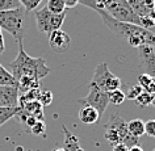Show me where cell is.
Instances as JSON below:
<instances>
[{"instance_id":"cell-1","label":"cell","mask_w":155,"mask_h":151,"mask_svg":"<svg viewBox=\"0 0 155 151\" xmlns=\"http://www.w3.org/2000/svg\"><path fill=\"white\" fill-rule=\"evenodd\" d=\"M97 13L101 16L104 24L109 28V30H112L117 37L126 40L130 46H133L135 49H138L139 46L155 48V34L151 30L135 24L120 22L117 20H114L113 17H110L107 13V11L104 9H100Z\"/></svg>"},{"instance_id":"cell-2","label":"cell","mask_w":155,"mask_h":151,"mask_svg":"<svg viewBox=\"0 0 155 151\" xmlns=\"http://www.w3.org/2000/svg\"><path fill=\"white\" fill-rule=\"evenodd\" d=\"M18 45V54L9 63V70L11 74L16 82L21 76H32L34 79H44L50 74V67L46 64L45 58H33L30 57L28 53L25 51L22 41L17 42Z\"/></svg>"},{"instance_id":"cell-3","label":"cell","mask_w":155,"mask_h":151,"mask_svg":"<svg viewBox=\"0 0 155 151\" xmlns=\"http://www.w3.org/2000/svg\"><path fill=\"white\" fill-rule=\"evenodd\" d=\"M104 138L110 143L112 146L117 145V143H124L127 149L138 145L139 138L131 137L127 131L126 121L121 116L117 113H113L110 118L108 120L105 125V133H104Z\"/></svg>"},{"instance_id":"cell-4","label":"cell","mask_w":155,"mask_h":151,"mask_svg":"<svg viewBox=\"0 0 155 151\" xmlns=\"http://www.w3.org/2000/svg\"><path fill=\"white\" fill-rule=\"evenodd\" d=\"M24 16L25 9L20 7L17 9L0 11V29L8 32L16 42L24 38Z\"/></svg>"},{"instance_id":"cell-5","label":"cell","mask_w":155,"mask_h":151,"mask_svg":"<svg viewBox=\"0 0 155 151\" xmlns=\"http://www.w3.org/2000/svg\"><path fill=\"white\" fill-rule=\"evenodd\" d=\"M90 86H94L99 88L100 91L109 94L112 91L121 90L122 82L118 76H116L113 72L109 70V66L105 62L100 63L95 70L94 78H92Z\"/></svg>"},{"instance_id":"cell-6","label":"cell","mask_w":155,"mask_h":151,"mask_svg":"<svg viewBox=\"0 0 155 151\" xmlns=\"http://www.w3.org/2000/svg\"><path fill=\"white\" fill-rule=\"evenodd\" d=\"M104 11H107L110 17L120 22H127V24H135L141 26V17L134 13L127 0H112L109 7Z\"/></svg>"},{"instance_id":"cell-7","label":"cell","mask_w":155,"mask_h":151,"mask_svg":"<svg viewBox=\"0 0 155 151\" xmlns=\"http://www.w3.org/2000/svg\"><path fill=\"white\" fill-rule=\"evenodd\" d=\"M64 17H66V12L61 15H54L46 7L36 11V15H34L36 25L38 30L42 33H48V34L54 32V30L61 29V26L64 21Z\"/></svg>"},{"instance_id":"cell-8","label":"cell","mask_w":155,"mask_h":151,"mask_svg":"<svg viewBox=\"0 0 155 151\" xmlns=\"http://www.w3.org/2000/svg\"><path fill=\"white\" fill-rule=\"evenodd\" d=\"M88 88H90L88 95L83 99H79L78 101H79L80 104H83V105H90L92 108H95L99 113V118L101 120L103 114L105 113L107 108H108V105H109V97H108V94L107 92L100 91L99 88H96L94 86H90V84H88Z\"/></svg>"},{"instance_id":"cell-9","label":"cell","mask_w":155,"mask_h":151,"mask_svg":"<svg viewBox=\"0 0 155 151\" xmlns=\"http://www.w3.org/2000/svg\"><path fill=\"white\" fill-rule=\"evenodd\" d=\"M139 67L143 70V74H147L155 79V50L151 46H139Z\"/></svg>"},{"instance_id":"cell-10","label":"cell","mask_w":155,"mask_h":151,"mask_svg":"<svg viewBox=\"0 0 155 151\" xmlns=\"http://www.w3.org/2000/svg\"><path fill=\"white\" fill-rule=\"evenodd\" d=\"M49 45L53 51L58 54L67 53L70 45H71V37H70L68 33H66L62 29L54 30L49 34Z\"/></svg>"},{"instance_id":"cell-11","label":"cell","mask_w":155,"mask_h":151,"mask_svg":"<svg viewBox=\"0 0 155 151\" xmlns=\"http://www.w3.org/2000/svg\"><path fill=\"white\" fill-rule=\"evenodd\" d=\"M18 95L16 86H0V107H18Z\"/></svg>"},{"instance_id":"cell-12","label":"cell","mask_w":155,"mask_h":151,"mask_svg":"<svg viewBox=\"0 0 155 151\" xmlns=\"http://www.w3.org/2000/svg\"><path fill=\"white\" fill-rule=\"evenodd\" d=\"M131 9L138 17H151L155 12L154 0H127Z\"/></svg>"},{"instance_id":"cell-13","label":"cell","mask_w":155,"mask_h":151,"mask_svg":"<svg viewBox=\"0 0 155 151\" xmlns=\"http://www.w3.org/2000/svg\"><path fill=\"white\" fill-rule=\"evenodd\" d=\"M62 130H63L64 135V141H63V149L64 151H83V149H80L79 146V139L74 133H71L64 123H62Z\"/></svg>"},{"instance_id":"cell-14","label":"cell","mask_w":155,"mask_h":151,"mask_svg":"<svg viewBox=\"0 0 155 151\" xmlns=\"http://www.w3.org/2000/svg\"><path fill=\"white\" fill-rule=\"evenodd\" d=\"M79 120L86 125H92L100 121L99 113L95 108H92L90 105H83L79 110Z\"/></svg>"},{"instance_id":"cell-15","label":"cell","mask_w":155,"mask_h":151,"mask_svg":"<svg viewBox=\"0 0 155 151\" xmlns=\"http://www.w3.org/2000/svg\"><path fill=\"white\" fill-rule=\"evenodd\" d=\"M17 88L18 92H21V94L28 92L30 90H37V88H40V80L34 79L32 76H21L17 80Z\"/></svg>"},{"instance_id":"cell-16","label":"cell","mask_w":155,"mask_h":151,"mask_svg":"<svg viewBox=\"0 0 155 151\" xmlns=\"http://www.w3.org/2000/svg\"><path fill=\"white\" fill-rule=\"evenodd\" d=\"M126 126H127V131H129L131 137L141 138L145 134V121L141 118L130 120L129 122H126Z\"/></svg>"},{"instance_id":"cell-17","label":"cell","mask_w":155,"mask_h":151,"mask_svg":"<svg viewBox=\"0 0 155 151\" xmlns=\"http://www.w3.org/2000/svg\"><path fill=\"white\" fill-rule=\"evenodd\" d=\"M20 108L15 107V108H9V107H0V126H3L7 121H9L11 118H13L18 113Z\"/></svg>"},{"instance_id":"cell-18","label":"cell","mask_w":155,"mask_h":151,"mask_svg":"<svg viewBox=\"0 0 155 151\" xmlns=\"http://www.w3.org/2000/svg\"><path fill=\"white\" fill-rule=\"evenodd\" d=\"M0 86H16L17 82L8 70L0 64Z\"/></svg>"},{"instance_id":"cell-19","label":"cell","mask_w":155,"mask_h":151,"mask_svg":"<svg viewBox=\"0 0 155 151\" xmlns=\"http://www.w3.org/2000/svg\"><path fill=\"white\" fill-rule=\"evenodd\" d=\"M46 8L54 15H61V13L66 12V7H64L63 0H48Z\"/></svg>"},{"instance_id":"cell-20","label":"cell","mask_w":155,"mask_h":151,"mask_svg":"<svg viewBox=\"0 0 155 151\" xmlns=\"http://www.w3.org/2000/svg\"><path fill=\"white\" fill-rule=\"evenodd\" d=\"M108 97H109V104H113V105H121V104L125 101V94L121 90H116L112 91L108 94Z\"/></svg>"},{"instance_id":"cell-21","label":"cell","mask_w":155,"mask_h":151,"mask_svg":"<svg viewBox=\"0 0 155 151\" xmlns=\"http://www.w3.org/2000/svg\"><path fill=\"white\" fill-rule=\"evenodd\" d=\"M151 101H153V95L149 94V92H146V91H142L141 95L134 100V103L137 104L138 107H142V108L151 105Z\"/></svg>"},{"instance_id":"cell-22","label":"cell","mask_w":155,"mask_h":151,"mask_svg":"<svg viewBox=\"0 0 155 151\" xmlns=\"http://www.w3.org/2000/svg\"><path fill=\"white\" fill-rule=\"evenodd\" d=\"M142 91L143 90L139 84H133V86H130L125 92H124V94H125V99H129V100H131V101H134V100L141 95Z\"/></svg>"},{"instance_id":"cell-23","label":"cell","mask_w":155,"mask_h":151,"mask_svg":"<svg viewBox=\"0 0 155 151\" xmlns=\"http://www.w3.org/2000/svg\"><path fill=\"white\" fill-rule=\"evenodd\" d=\"M53 92L51 91H40V95H38V100L37 101L41 104L42 107H48L53 103Z\"/></svg>"},{"instance_id":"cell-24","label":"cell","mask_w":155,"mask_h":151,"mask_svg":"<svg viewBox=\"0 0 155 151\" xmlns=\"http://www.w3.org/2000/svg\"><path fill=\"white\" fill-rule=\"evenodd\" d=\"M21 4L18 0H0V11H9V9H17Z\"/></svg>"},{"instance_id":"cell-25","label":"cell","mask_w":155,"mask_h":151,"mask_svg":"<svg viewBox=\"0 0 155 151\" xmlns=\"http://www.w3.org/2000/svg\"><path fill=\"white\" fill-rule=\"evenodd\" d=\"M18 2H20L22 8L25 9V12H30V11H34L41 4L42 0H18Z\"/></svg>"},{"instance_id":"cell-26","label":"cell","mask_w":155,"mask_h":151,"mask_svg":"<svg viewBox=\"0 0 155 151\" xmlns=\"http://www.w3.org/2000/svg\"><path fill=\"white\" fill-rule=\"evenodd\" d=\"M45 130H46V125H45L44 120H38V121L30 127V131H32L34 135H44Z\"/></svg>"},{"instance_id":"cell-27","label":"cell","mask_w":155,"mask_h":151,"mask_svg":"<svg viewBox=\"0 0 155 151\" xmlns=\"http://www.w3.org/2000/svg\"><path fill=\"white\" fill-rule=\"evenodd\" d=\"M145 134L151 138H155V118H151L145 122Z\"/></svg>"},{"instance_id":"cell-28","label":"cell","mask_w":155,"mask_h":151,"mask_svg":"<svg viewBox=\"0 0 155 151\" xmlns=\"http://www.w3.org/2000/svg\"><path fill=\"white\" fill-rule=\"evenodd\" d=\"M79 4H83L84 7H88V8L94 9L95 12H99L100 8L96 3V0H79Z\"/></svg>"},{"instance_id":"cell-29","label":"cell","mask_w":155,"mask_h":151,"mask_svg":"<svg viewBox=\"0 0 155 151\" xmlns=\"http://www.w3.org/2000/svg\"><path fill=\"white\" fill-rule=\"evenodd\" d=\"M96 3H97L100 9H107L108 7H109V4L112 3V0H96Z\"/></svg>"},{"instance_id":"cell-30","label":"cell","mask_w":155,"mask_h":151,"mask_svg":"<svg viewBox=\"0 0 155 151\" xmlns=\"http://www.w3.org/2000/svg\"><path fill=\"white\" fill-rule=\"evenodd\" d=\"M66 8H74L79 4V0H63Z\"/></svg>"},{"instance_id":"cell-31","label":"cell","mask_w":155,"mask_h":151,"mask_svg":"<svg viewBox=\"0 0 155 151\" xmlns=\"http://www.w3.org/2000/svg\"><path fill=\"white\" fill-rule=\"evenodd\" d=\"M112 151H129V149H127V147L124 145V143H117V145L113 146Z\"/></svg>"},{"instance_id":"cell-32","label":"cell","mask_w":155,"mask_h":151,"mask_svg":"<svg viewBox=\"0 0 155 151\" xmlns=\"http://www.w3.org/2000/svg\"><path fill=\"white\" fill-rule=\"evenodd\" d=\"M4 49H5L4 37H3V32H2V29H0V54H2L3 51H4Z\"/></svg>"},{"instance_id":"cell-33","label":"cell","mask_w":155,"mask_h":151,"mask_svg":"<svg viewBox=\"0 0 155 151\" xmlns=\"http://www.w3.org/2000/svg\"><path fill=\"white\" fill-rule=\"evenodd\" d=\"M129 151H143V149L139 145H137V146H133V147H130L129 149Z\"/></svg>"},{"instance_id":"cell-34","label":"cell","mask_w":155,"mask_h":151,"mask_svg":"<svg viewBox=\"0 0 155 151\" xmlns=\"http://www.w3.org/2000/svg\"><path fill=\"white\" fill-rule=\"evenodd\" d=\"M51 151H64V150L62 149V147H58V149H53Z\"/></svg>"},{"instance_id":"cell-35","label":"cell","mask_w":155,"mask_h":151,"mask_svg":"<svg viewBox=\"0 0 155 151\" xmlns=\"http://www.w3.org/2000/svg\"><path fill=\"white\" fill-rule=\"evenodd\" d=\"M151 105L155 107V95H153V101H151Z\"/></svg>"},{"instance_id":"cell-36","label":"cell","mask_w":155,"mask_h":151,"mask_svg":"<svg viewBox=\"0 0 155 151\" xmlns=\"http://www.w3.org/2000/svg\"><path fill=\"white\" fill-rule=\"evenodd\" d=\"M153 151H155V149H154V150H153Z\"/></svg>"}]
</instances>
